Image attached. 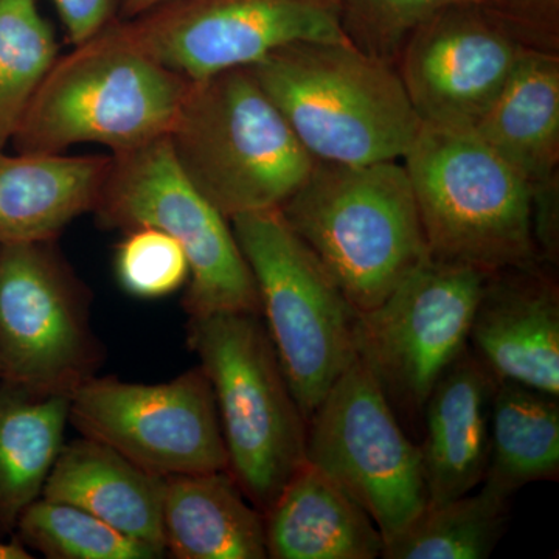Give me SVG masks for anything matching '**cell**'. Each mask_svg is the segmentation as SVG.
Wrapping results in <instances>:
<instances>
[{
	"mask_svg": "<svg viewBox=\"0 0 559 559\" xmlns=\"http://www.w3.org/2000/svg\"><path fill=\"white\" fill-rule=\"evenodd\" d=\"M249 68L312 159L403 160L421 130L395 66L348 40L289 44Z\"/></svg>",
	"mask_w": 559,
	"mask_h": 559,
	"instance_id": "cell-1",
	"label": "cell"
},
{
	"mask_svg": "<svg viewBox=\"0 0 559 559\" xmlns=\"http://www.w3.org/2000/svg\"><path fill=\"white\" fill-rule=\"evenodd\" d=\"M280 212L359 314L380 307L430 257L401 160H316Z\"/></svg>",
	"mask_w": 559,
	"mask_h": 559,
	"instance_id": "cell-2",
	"label": "cell"
},
{
	"mask_svg": "<svg viewBox=\"0 0 559 559\" xmlns=\"http://www.w3.org/2000/svg\"><path fill=\"white\" fill-rule=\"evenodd\" d=\"M190 80L139 49L119 17L60 55L14 134L20 153L95 143L110 154L167 138Z\"/></svg>",
	"mask_w": 559,
	"mask_h": 559,
	"instance_id": "cell-3",
	"label": "cell"
},
{
	"mask_svg": "<svg viewBox=\"0 0 559 559\" xmlns=\"http://www.w3.org/2000/svg\"><path fill=\"white\" fill-rule=\"evenodd\" d=\"M167 138L186 178L229 221L282 207L316 164L250 68L190 80Z\"/></svg>",
	"mask_w": 559,
	"mask_h": 559,
	"instance_id": "cell-4",
	"label": "cell"
},
{
	"mask_svg": "<svg viewBox=\"0 0 559 559\" xmlns=\"http://www.w3.org/2000/svg\"><path fill=\"white\" fill-rule=\"evenodd\" d=\"M403 165L430 259L491 274L540 259L533 190L473 130L421 124Z\"/></svg>",
	"mask_w": 559,
	"mask_h": 559,
	"instance_id": "cell-5",
	"label": "cell"
},
{
	"mask_svg": "<svg viewBox=\"0 0 559 559\" xmlns=\"http://www.w3.org/2000/svg\"><path fill=\"white\" fill-rule=\"evenodd\" d=\"M187 342L215 395L227 471L264 514L307 460L308 421L263 319L252 312L189 318Z\"/></svg>",
	"mask_w": 559,
	"mask_h": 559,
	"instance_id": "cell-6",
	"label": "cell"
},
{
	"mask_svg": "<svg viewBox=\"0 0 559 559\" xmlns=\"http://www.w3.org/2000/svg\"><path fill=\"white\" fill-rule=\"evenodd\" d=\"M259 289L261 319L308 419L358 359L359 312L280 209L230 219Z\"/></svg>",
	"mask_w": 559,
	"mask_h": 559,
	"instance_id": "cell-7",
	"label": "cell"
},
{
	"mask_svg": "<svg viewBox=\"0 0 559 559\" xmlns=\"http://www.w3.org/2000/svg\"><path fill=\"white\" fill-rule=\"evenodd\" d=\"M92 215L105 230L154 227L179 242L189 261L182 299L189 318L216 312L261 316L255 278L230 221L186 178L168 138L110 154Z\"/></svg>",
	"mask_w": 559,
	"mask_h": 559,
	"instance_id": "cell-8",
	"label": "cell"
},
{
	"mask_svg": "<svg viewBox=\"0 0 559 559\" xmlns=\"http://www.w3.org/2000/svg\"><path fill=\"white\" fill-rule=\"evenodd\" d=\"M92 293L57 240L0 246V382L70 396L105 358Z\"/></svg>",
	"mask_w": 559,
	"mask_h": 559,
	"instance_id": "cell-9",
	"label": "cell"
},
{
	"mask_svg": "<svg viewBox=\"0 0 559 559\" xmlns=\"http://www.w3.org/2000/svg\"><path fill=\"white\" fill-rule=\"evenodd\" d=\"M488 274L429 259L356 326L358 359L407 433L421 436L423 411L444 370L468 347L474 308Z\"/></svg>",
	"mask_w": 559,
	"mask_h": 559,
	"instance_id": "cell-10",
	"label": "cell"
},
{
	"mask_svg": "<svg viewBox=\"0 0 559 559\" xmlns=\"http://www.w3.org/2000/svg\"><path fill=\"white\" fill-rule=\"evenodd\" d=\"M307 460L369 513L384 544L428 503L418 443L359 359L308 419Z\"/></svg>",
	"mask_w": 559,
	"mask_h": 559,
	"instance_id": "cell-11",
	"label": "cell"
},
{
	"mask_svg": "<svg viewBox=\"0 0 559 559\" xmlns=\"http://www.w3.org/2000/svg\"><path fill=\"white\" fill-rule=\"evenodd\" d=\"M69 423L164 479L229 466L215 395L200 366L160 384L95 374L70 395Z\"/></svg>",
	"mask_w": 559,
	"mask_h": 559,
	"instance_id": "cell-12",
	"label": "cell"
},
{
	"mask_svg": "<svg viewBox=\"0 0 559 559\" xmlns=\"http://www.w3.org/2000/svg\"><path fill=\"white\" fill-rule=\"evenodd\" d=\"M119 24L187 80L249 68L289 44L348 40L331 0H165Z\"/></svg>",
	"mask_w": 559,
	"mask_h": 559,
	"instance_id": "cell-13",
	"label": "cell"
},
{
	"mask_svg": "<svg viewBox=\"0 0 559 559\" xmlns=\"http://www.w3.org/2000/svg\"><path fill=\"white\" fill-rule=\"evenodd\" d=\"M527 49L479 3H465L423 22L395 68L423 124L473 130Z\"/></svg>",
	"mask_w": 559,
	"mask_h": 559,
	"instance_id": "cell-14",
	"label": "cell"
},
{
	"mask_svg": "<svg viewBox=\"0 0 559 559\" xmlns=\"http://www.w3.org/2000/svg\"><path fill=\"white\" fill-rule=\"evenodd\" d=\"M468 347L496 381L559 396V285L554 264L509 267L485 277Z\"/></svg>",
	"mask_w": 559,
	"mask_h": 559,
	"instance_id": "cell-15",
	"label": "cell"
},
{
	"mask_svg": "<svg viewBox=\"0 0 559 559\" xmlns=\"http://www.w3.org/2000/svg\"><path fill=\"white\" fill-rule=\"evenodd\" d=\"M496 384L466 347L433 385L418 443L428 503L468 495L484 481Z\"/></svg>",
	"mask_w": 559,
	"mask_h": 559,
	"instance_id": "cell-16",
	"label": "cell"
},
{
	"mask_svg": "<svg viewBox=\"0 0 559 559\" xmlns=\"http://www.w3.org/2000/svg\"><path fill=\"white\" fill-rule=\"evenodd\" d=\"M263 518L267 558L377 559L384 550L369 513L308 460Z\"/></svg>",
	"mask_w": 559,
	"mask_h": 559,
	"instance_id": "cell-17",
	"label": "cell"
},
{
	"mask_svg": "<svg viewBox=\"0 0 559 559\" xmlns=\"http://www.w3.org/2000/svg\"><path fill=\"white\" fill-rule=\"evenodd\" d=\"M110 154H7L0 150V246L58 240L92 213Z\"/></svg>",
	"mask_w": 559,
	"mask_h": 559,
	"instance_id": "cell-18",
	"label": "cell"
},
{
	"mask_svg": "<svg viewBox=\"0 0 559 559\" xmlns=\"http://www.w3.org/2000/svg\"><path fill=\"white\" fill-rule=\"evenodd\" d=\"M164 492V477L81 436L62 447L40 498L79 507L167 555L162 535Z\"/></svg>",
	"mask_w": 559,
	"mask_h": 559,
	"instance_id": "cell-19",
	"label": "cell"
},
{
	"mask_svg": "<svg viewBox=\"0 0 559 559\" xmlns=\"http://www.w3.org/2000/svg\"><path fill=\"white\" fill-rule=\"evenodd\" d=\"M162 535L173 558H267L263 513L229 471L167 477Z\"/></svg>",
	"mask_w": 559,
	"mask_h": 559,
	"instance_id": "cell-20",
	"label": "cell"
},
{
	"mask_svg": "<svg viewBox=\"0 0 559 559\" xmlns=\"http://www.w3.org/2000/svg\"><path fill=\"white\" fill-rule=\"evenodd\" d=\"M473 131L532 190L559 183V53L525 50Z\"/></svg>",
	"mask_w": 559,
	"mask_h": 559,
	"instance_id": "cell-21",
	"label": "cell"
},
{
	"mask_svg": "<svg viewBox=\"0 0 559 559\" xmlns=\"http://www.w3.org/2000/svg\"><path fill=\"white\" fill-rule=\"evenodd\" d=\"M69 407L70 396L0 382V540L14 538L22 513L43 496L66 443Z\"/></svg>",
	"mask_w": 559,
	"mask_h": 559,
	"instance_id": "cell-22",
	"label": "cell"
},
{
	"mask_svg": "<svg viewBox=\"0 0 559 559\" xmlns=\"http://www.w3.org/2000/svg\"><path fill=\"white\" fill-rule=\"evenodd\" d=\"M559 396L498 381L489 414V459L481 488L511 499L533 481L559 477Z\"/></svg>",
	"mask_w": 559,
	"mask_h": 559,
	"instance_id": "cell-23",
	"label": "cell"
},
{
	"mask_svg": "<svg viewBox=\"0 0 559 559\" xmlns=\"http://www.w3.org/2000/svg\"><path fill=\"white\" fill-rule=\"evenodd\" d=\"M509 499L480 488L443 503H426L418 516L384 544L385 559H485L509 521Z\"/></svg>",
	"mask_w": 559,
	"mask_h": 559,
	"instance_id": "cell-24",
	"label": "cell"
},
{
	"mask_svg": "<svg viewBox=\"0 0 559 559\" xmlns=\"http://www.w3.org/2000/svg\"><path fill=\"white\" fill-rule=\"evenodd\" d=\"M58 57L57 36L36 0H0V150L20 130Z\"/></svg>",
	"mask_w": 559,
	"mask_h": 559,
	"instance_id": "cell-25",
	"label": "cell"
},
{
	"mask_svg": "<svg viewBox=\"0 0 559 559\" xmlns=\"http://www.w3.org/2000/svg\"><path fill=\"white\" fill-rule=\"evenodd\" d=\"M27 550L49 559H157L160 550L124 535L94 514L39 498L22 513L14 532Z\"/></svg>",
	"mask_w": 559,
	"mask_h": 559,
	"instance_id": "cell-26",
	"label": "cell"
},
{
	"mask_svg": "<svg viewBox=\"0 0 559 559\" xmlns=\"http://www.w3.org/2000/svg\"><path fill=\"white\" fill-rule=\"evenodd\" d=\"M345 38L371 57L395 66L423 22L454 5L489 0H331Z\"/></svg>",
	"mask_w": 559,
	"mask_h": 559,
	"instance_id": "cell-27",
	"label": "cell"
},
{
	"mask_svg": "<svg viewBox=\"0 0 559 559\" xmlns=\"http://www.w3.org/2000/svg\"><path fill=\"white\" fill-rule=\"evenodd\" d=\"M123 234L114 255V272L124 293L156 300L187 285L189 261L170 235L154 227H135Z\"/></svg>",
	"mask_w": 559,
	"mask_h": 559,
	"instance_id": "cell-28",
	"label": "cell"
},
{
	"mask_svg": "<svg viewBox=\"0 0 559 559\" xmlns=\"http://www.w3.org/2000/svg\"><path fill=\"white\" fill-rule=\"evenodd\" d=\"M481 7L522 46L559 53V0H489Z\"/></svg>",
	"mask_w": 559,
	"mask_h": 559,
	"instance_id": "cell-29",
	"label": "cell"
},
{
	"mask_svg": "<svg viewBox=\"0 0 559 559\" xmlns=\"http://www.w3.org/2000/svg\"><path fill=\"white\" fill-rule=\"evenodd\" d=\"M72 46L86 43L117 20V0H50Z\"/></svg>",
	"mask_w": 559,
	"mask_h": 559,
	"instance_id": "cell-30",
	"label": "cell"
},
{
	"mask_svg": "<svg viewBox=\"0 0 559 559\" xmlns=\"http://www.w3.org/2000/svg\"><path fill=\"white\" fill-rule=\"evenodd\" d=\"M162 2L165 0H117V16L119 20H131Z\"/></svg>",
	"mask_w": 559,
	"mask_h": 559,
	"instance_id": "cell-31",
	"label": "cell"
},
{
	"mask_svg": "<svg viewBox=\"0 0 559 559\" xmlns=\"http://www.w3.org/2000/svg\"><path fill=\"white\" fill-rule=\"evenodd\" d=\"M31 551L17 539L0 540V559H31Z\"/></svg>",
	"mask_w": 559,
	"mask_h": 559,
	"instance_id": "cell-32",
	"label": "cell"
}]
</instances>
